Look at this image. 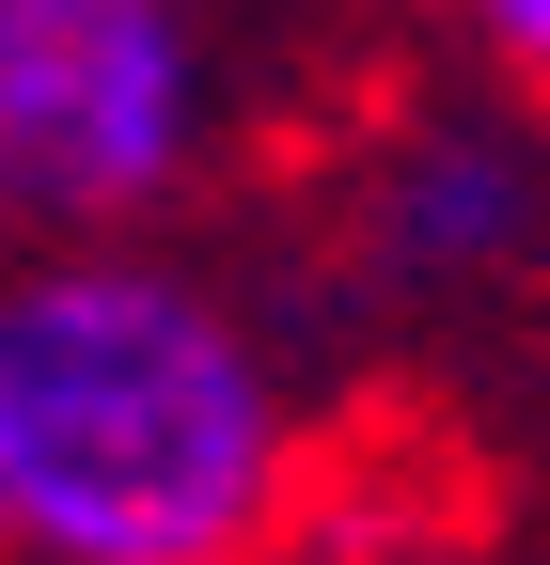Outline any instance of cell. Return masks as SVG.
<instances>
[{
    "mask_svg": "<svg viewBox=\"0 0 550 565\" xmlns=\"http://www.w3.org/2000/svg\"><path fill=\"white\" fill-rule=\"evenodd\" d=\"M550 236V158L519 110H393L362 158H347V267L362 299H488V282H519Z\"/></svg>",
    "mask_w": 550,
    "mask_h": 565,
    "instance_id": "obj_3",
    "label": "cell"
},
{
    "mask_svg": "<svg viewBox=\"0 0 550 565\" xmlns=\"http://www.w3.org/2000/svg\"><path fill=\"white\" fill-rule=\"evenodd\" d=\"M441 32L488 63L504 95H550V0H441Z\"/></svg>",
    "mask_w": 550,
    "mask_h": 565,
    "instance_id": "obj_4",
    "label": "cell"
},
{
    "mask_svg": "<svg viewBox=\"0 0 550 565\" xmlns=\"http://www.w3.org/2000/svg\"><path fill=\"white\" fill-rule=\"evenodd\" d=\"M236 158L221 0H0V252L173 236Z\"/></svg>",
    "mask_w": 550,
    "mask_h": 565,
    "instance_id": "obj_2",
    "label": "cell"
},
{
    "mask_svg": "<svg viewBox=\"0 0 550 565\" xmlns=\"http://www.w3.org/2000/svg\"><path fill=\"white\" fill-rule=\"evenodd\" d=\"M315 393L252 282L173 236L0 252V565H267Z\"/></svg>",
    "mask_w": 550,
    "mask_h": 565,
    "instance_id": "obj_1",
    "label": "cell"
}]
</instances>
